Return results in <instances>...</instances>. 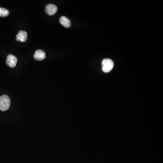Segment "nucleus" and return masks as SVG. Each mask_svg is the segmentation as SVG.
Wrapping results in <instances>:
<instances>
[{
    "instance_id": "nucleus-1",
    "label": "nucleus",
    "mask_w": 163,
    "mask_h": 163,
    "mask_svg": "<svg viewBox=\"0 0 163 163\" xmlns=\"http://www.w3.org/2000/svg\"><path fill=\"white\" fill-rule=\"evenodd\" d=\"M11 105L10 98L7 95H2L0 97V110L6 111L9 109Z\"/></svg>"
},
{
    "instance_id": "nucleus-2",
    "label": "nucleus",
    "mask_w": 163,
    "mask_h": 163,
    "mask_svg": "<svg viewBox=\"0 0 163 163\" xmlns=\"http://www.w3.org/2000/svg\"><path fill=\"white\" fill-rule=\"evenodd\" d=\"M102 70L104 72H109L113 69L114 66V63L111 59L106 58L102 62Z\"/></svg>"
},
{
    "instance_id": "nucleus-3",
    "label": "nucleus",
    "mask_w": 163,
    "mask_h": 163,
    "mask_svg": "<svg viewBox=\"0 0 163 163\" xmlns=\"http://www.w3.org/2000/svg\"><path fill=\"white\" fill-rule=\"evenodd\" d=\"M45 11L49 16H53L58 11V7L54 5L50 4L46 6Z\"/></svg>"
},
{
    "instance_id": "nucleus-4",
    "label": "nucleus",
    "mask_w": 163,
    "mask_h": 163,
    "mask_svg": "<svg viewBox=\"0 0 163 163\" xmlns=\"http://www.w3.org/2000/svg\"><path fill=\"white\" fill-rule=\"evenodd\" d=\"M17 59L14 55L9 54L7 56L6 63L8 66L11 68H14L17 65Z\"/></svg>"
},
{
    "instance_id": "nucleus-5",
    "label": "nucleus",
    "mask_w": 163,
    "mask_h": 163,
    "mask_svg": "<svg viewBox=\"0 0 163 163\" xmlns=\"http://www.w3.org/2000/svg\"><path fill=\"white\" fill-rule=\"evenodd\" d=\"M46 53L40 50H37L34 55L35 59L38 61L43 60L46 58Z\"/></svg>"
},
{
    "instance_id": "nucleus-6",
    "label": "nucleus",
    "mask_w": 163,
    "mask_h": 163,
    "mask_svg": "<svg viewBox=\"0 0 163 163\" xmlns=\"http://www.w3.org/2000/svg\"><path fill=\"white\" fill-rule=\"evenodd\" d=\"M27 39V33L25 31H20L17 35V37H16V39L18 41L24 42L26 41Z\"/></svg>"
},
{
    "instance_id": "nucleus-7",
    "label": "nucleus",
    "mask_w": 163,
    "mask_h": 163,
    "mask_svg": "<svg viewBox=\"0 0 163 163\" xmlns=\"http://www.w3.org/2000/svg\"><path fill=\"white\" fill-rule=\"evenodd\" d=\"M59 21L61 24L65 28H69L71 25V22L70 20L65 16H63L60 18Z\"/></svg>"
},
{
    "instance_id": "nucleus-8",
    "label": "nucleus",
    "mask_w": 163,
    "mask_h": 163,
    "mask_svg": "<svg viewBox=\"0 0 163 163\" xmlns=\"http://www.w3.org/2000/svg\"><path fill=\"white\" fill-rule=\"evenodd\" d=\"M9 15V12L5 8L0 7V17H6Z\"/></svg>"
}]
</instances>
